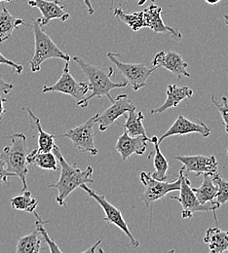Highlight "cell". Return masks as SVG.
<instances>
[{
	"label": "cell",
	"instance_id": "obj_1",
	"mask_svg": "<svg viewBox=\"0 0 228 253\" xmlns=\"http://www.w3.org/2000/svg\"><path fill=\"white\" fill-rule=\"evenodd\" d=\"M73 61L79 65L84 74L87 76L89 80V84L91 85V95L88 97H84L77 101V106L81 108H85L88 106L89 101L93 98H102L107 97L110 102L114 101V98L110 95V92L117 88H125L128 85V82H115L111 80V77L114 74V70L112 67H99L98 65L90 64L85 62L81 57L75 56Z\"/></svg>",
	"mask_w": 228,
	"mask_h": 253
},
{
	"label": "cell",
	"instance_id": "obj_2",
	"mask_svg": "<svg viewBox=\"0 0 228 253\" xmlns=\"http://www.w3.org/2000/svg\"><path fill=\"white\" fill-rule=\"evenodd\" d=\"M162 8L154 3L138 12H126L121 7L113 11L114 17L126 24L133 32L148 28L155 33H169L174 40L181 41L182 39V33L175 28L166 26L162 19Z\"/></svg>",
	"mask_w": 228,
	"mask_h": 253
},
{
	"label": "cell",
	"instance_id": "obj_3",
	"mask_svg": "<svg viewBox=\"0 0 228 253\" xmlns=\"http://www.w3.org/2000/svg\"><path fill=\"white\" fill-rule=\"evenodd\" d=\"M55 156L61 166V175L56 183L50 184L49 188L58 190V196L56 198L57 203L61 207H65V199L82 184H92L95 182L93 179V168L88 166L85 169H81L76 163L69 164L63 156L60 148L55 145L53 150Z\"/></svg>",
	"mask_w": 228,
	"mask_h": 253
},
{
	"label": "cell",
	"instance_id": "obj_4",
	"mask_svg": "<svg viewBox=\"0 0 228 253\" xmlns=\"http://www.w3.org/2000/svg\"><path fill=\"white\" fill-rule=\"evenodd\" d=\"M11 145L5 146L0 154V159L5 163L9 171L18 176L23 184V191L28 190L27 176L29 173V163L27 156L29 153L27 136L23 132H16L10 136Z\"/></svg>",
	"mask_w": 228,
	"mask_h": 253
},
{
	"label": "cell",
	"instance_id": "obj_5",
	"mask_svg": "<svg viewBox=\"0 0 228 253\" xmlns=\"http://www.w3.org/2000/svg\"><path fill=\"white\" fill-rule=\"evenodd\" d=\"M32 28L34 34V53L30 62L32 72L40 71L41 64L50 59H60L65 62H70V56L62 51L52 38L43 31L37 19L32 18Z\"/></svg>",
	"mask_w": 228,
	"mask_h": 253
},
{
	"label": "cell",
	"instance_id": "obj_6",
	"mask_svg": "<svg viewBox=\"0 0 228 253\" xmlns=\"http://www.w3.org/2000/svg\"><path fill=\"white\" fill-rule=\"evenodd\" d=\"M179 175L181 177V188H180V196H173L171 197L172 200L178 201L182 206V216L183 219L191 218L195 212H206V211H213L214 217L216 222H218L216 211L221 208L215 202L208 203L206 205L201 204L197 198L195 194L190 186L191 182L189 178L184 174L183 168L181 169Z\"/></svg>",
	"mask_w": 228,
	"mask_h": 253
},
{
	"label": "cell",
	"instance_id": "obj_7",
	"mask_svg": "<svg viewBox=\"0 0 228 253\" xmlns=\"http://www.w3.org/2000/svg\"><path fill=\"white\" fill-rule=\"evenodd\" d=\"M107 58L123 74L126 81L130 83L132 89L137 92L146 86L148 78L157 69L155 67L148 68L144 63H123L119 60L121 53H107Z\"/></svg>",
	"mask_w": 228,
	"mask_h": 253
},
{
	"label": "cell",
	"instance_id": "obj_8",
	"mask_svg": "<svg viewBox=\"0 0 228 253\" xmlns=\"http://www.w3.org/2000/svg\"><path fill=\"white\" fill-rule=\"evenodd\" d=\"M98 113L91 117L85 123L79 126H73L60 134V137L68 138L73 146L83 153H89L92 156L98 155V149L95 145V130L94 126L97 123Z\"/></svg>",
	"mask_w": 228,
	"mask_h": 253
},
{
	"label": "cell",
	"instance_id": "obj_9",
	"mask_svg": "<svg viewBox=\"0 0 228 253\" xmlns=\"http://www.w3.org/2000/svg\"><path fill=\"white\" fill-rule=\"evenodd\" d=\"M80 187L84 190L91 198H93L100 206V208L102 209V211L105 213V216L103 217V220L109 223V224H113V225L117 226L129 238L130 243L128 244L127 247L128 248H138L139 242L131 233L130 229L127 225V222L125 221V219L123 218V215H122L121 211L116 207H114L112 204H110L107 201V199L105 198L104 195L98 194L96 191L88 187L87 184H82Z\"/></svg>",
	"mask_w": 228,
	"mask_h": 253
},
{
	"label": "cell",
	"instance_id": "obj_10",
	"mask_svg": "<svg viewBox=\"0 0 228 253\" xmlns=\"http://www.w3.org/2000/svg\"><path fill=\"white\" fill-rule=\"evenodd\" d=\"M139 179L144 186V191L141 194V200L145 207L151 206L154 202L161 200L167 194L179 191L181 188V177L179 175L178 179L174 181L157 180L148 172L140 171Z\"/></svg>",
	"mask_w": 228,
	"mask_h": 253
},
{
	"label": "cell",
	"instance_id": "obj_11",
	"mask_svg": "<svg viewBox=\"0 0 228 253\" xmlns=\"http://www.w3.org/2000/svg\"><path fill=\"white\" fill-rule=\"evenodd\" d=\"M91 90V85L86 82H77L69 71V62H65L63 73L60 79L51 86H43L42 93L58 92L70 95L77 101L84 98L88 91Z\"/></svg>",
	"mask_w": 228,
	"mask_h": 253
},
{
	"label": "cell",
	"instance_id": "obj_12",
	"mask_svg": "<svg viewBox=\"0 0 228 253\" xmlns=\"http://www.w3.org/2000/svg\"><path fill=\"white\" fill-rule=\"evenodd\" d=\"M112 104L102 113H98L97 123L100 131H105L109 126L113 125L119 117L125 115L132 109H137L133 101L128 97V94H120L114 98Z\"/></svg>",
	"mask_w": 228,
	"mask_h": 253
},
{
	"label": "cell",
	"instance_id": "obj_13",
	"mask_svg": "<svg viewBox=\"0 0 228 253\" xmlns=\"http://www.w3.org/2000/svg\"><path fill=\"white\" fill-rule=\"evenodd\" d=\"M175 160L183 164V169L187 172H194L197 176L203 174L214 175L218 172L219 163L215 155L207 156L202 154L179 155Z\"/></svg>",
	"mask_w": 228,
	"mask_h": 253
},
{
	"label": "cell",
	"instance_id": "obj_14",
	"mask_svg": "<svg viewBox=\"0 0 228 253\" xmlns=\"http://www.w3.org/2000/svg\"><path fill=\"white\" fill-rule=\"evenodd\" d=\"M152 65L155 68L169 70L178 79H181L182 77H190V73L187 71L188 63L184 62L182 57L175 51H161L157 53L152 61Z\"/></svg>",
	"mask_w": 228,
	"mask_h": 253
},
{
	"label": "cell",
	"instance_id": "obj_15",
	"mask_svg": "<svg viewBox=\"0 0 228 253\" xmlns=\"http://www.w3.org/2000/svg\"><path fill=\"white\" fill-rule=\"evenodd\" d=\"M28 4L31 7L38 8L41 12L42 17L37 19L41 27L49 25L53 20H61L62 22H65L70 17V15L65 12V7L60 0H30Z\"/></svg>",
	"mask_w": 228,
	"mask_h": 253
},
{
	"label": "cell",
	"instance_id": "obj_16",
	"mask_svg": "<svg viewBox=\"0 0 228 253\" xmlns=\"http://www.w3.org/2000/svg\"><path fill=\"white\" fill-rule=\"evenodd\" d=\"M211 127L206 125L203 122L196 123L183 115H180L177 120L174 122V124L170 126L163 134L158 138L159 144L163 141L164 139L174 136V135H185L192 132L199 133L203 137H208L211 134Z\"/></svg>",
	"mask_w": 228,
	"mask_h": 253
},
{
	"label": "cell",
	"instance_id": "obj_17",
	"mask_svg": "<svg viewBox=\"0 0 228 253\" xmlns=\"http://www.w3.org/2000/svg\"><path fill=\"white\" fill-rule=\"evenodd\" d=\"M148 141H150V137L148 136H131L125 130L118 137L117 142L115 144V149L121 155L122 160L126 161L134 154L142 155L147 148Z\"/></svg>",
	"mask_w": 228,
	"mask_h": 253
},
{
	"label": "cell",
	"instance_id": "obj_18",
	"mask_svg": "<svg viewBox=\"0 0 228 253\" xmlns=\"http://www.w3.org/2000/svg\"><path fill=\"white\" fill-rule=\"evenodd\" d=\"M193 90L187 86L180 87L176 84H170L167 88V97L162 105L159 107L152 109L150 111V114H162L165 111H167L170 108L177 107L182 100L192 97Z\"/></svg>",
	"mask_w": 228,
	"mask_h": 253
},
{
	"label": "cell",
	"instance_id": "obj_19",
	"mask_svg": "<svg viewBox=\"0 0 228 253\" xmlns=\"http://www.w3.org/2000/svg\"><path fill=\"white\" fill-rule=\"evenodd\" d=\"M204 243L208 245L211 253L228 252V231H223L219 227L209 228L204 237Z\"/></svg>",
	"mask_w": 228,
	"mask_h": 253
},
{
	"label": "cell",
	"instance_id": "obj_20",
	"mask_svg": "<svg viewBox=\"0 0 228 253\" xmlns=\"http://www.w3.org/2000/svg\"><path fill=\"white\" fill-rule=\"evenodd\" d=\"M21 26L29 25L23 19L11 15L5 5H2V10L0 11V43L10 39L13 32Z\"/></svg>",
	"mask_w": 228,
	"mask_h": 253
},
{
	"label": "cell",
	"instance_id": "obj_21",
	"mask_svg": "<svg viewBox=\"0 0 228 253\" xmlns=\"http://www.w3.org/2000/svg\"><path fill=\"white\" fill-rule=\"evenodd\" d=\"M27 160L29 165L36 166L42 169L58 170V159L55 156L53 151L50 152H40L37 148L33 149L28 153Z\"/></svg>",
	"mask_w": 228,
	"mask_h": 253
},
{
	"label": "cell",
	"instance_id": "obj_22",
	"mask_svg": "<svg viewBox=\"0 0 228 253\" xmlns=\"http://www.w3.org/2000/svg\"><path fill=\"white\" fill-rule=\"evenodd\" d=\"M150 141L154 145V152L149 155V156H153V166H154V172L151 175L157 180H166L168 176L167 175L168 169H169L168 160L164 157L160 150L158 137L156 135H153L150 138Z\"/></svg>",
	"mask_w": 228,
	"mask_h": 253
},
{
	"label": "cell",
	"instance_id": "obj_23",
	"mask_svg": "<svg viewBox=\"0 0 228 253\" xmlns=\"http://www.w3.org/2000/svg\"><path fill=\"white\" fill-rule=\"evenodd\" d=\"M192 190L197 200L203 205L214 202L218 194V186L213 181V175L210 174H203L202 185L198 188L194 187Z\"/></svg>",
	"mask_w": 228,
	"mask_h": 253
},
{
	"label": "cell",
	"instance_id": "obj_24",
	"mask_svg": "<svg viewBox=\"0 0 228 253\" xmlns=\"http://www.w3.org/2000/svg\"><path fill=\"white\" fill-rule=\"evenodd\" d=\"M28 113L35 124L36 129L38 131V147L37 150L40 152H50L53 150L55 144V134L45 131L40 123V119L33 113V110L28 108Z\"/></svg>",
	"mask_w": 228,
	"mask_h": 253
},
{
	"label": "cell",
	"instance_id": "obj_25",
	"mask_svg": "<svg viewBox=\"0 0 228 253\" xmlns=\"http://www.w3.org/2000/svg\"><path fill=\"white\" fill-rule=\"evenodd\" d=\"M41 252V240L37 230L19 239L15 253H39Z\"/></svg>",
	"mask_w": 228,
	"mask_h": 253
},
{
	"label": "cell",
	"instance_id": "obj_26",
	"mask_svg": "<svg viewBox=\"0 0 228 253\" xmlns=\"http://www.w3.org/2000/svg\"><path fill=\"white\" fill-rule=\"evenodd\" d=\"M144 115L141 111H137L136 109H132L128 111V117L126 118V122L124 124V128L130 134L131 136L137 135H146L145 127L143 126Z\"/></svg>",
	"mask_w": 228,
	"mask_h": 253
},
{
	"label": "cell",
	"instance_id": "obj_27",
	"mask_svg": "<svg viewBox=\"0 0 228 253\" xmlns=\"http://www.w3.org/2000/svg\"><path fill=\"white\" fill-rule=\"evenodd\" d=\"M10 204L11 207L15 210L33 213V211H35L38 206V201L33 197L31 191L25 190L22 195H18L11 198Z\"/></svg>",
	"mask_w": 228,
	"mask_h": 253
},
{
	"label": "cell",
	"instance_id": "obj_28",
	"mask_svg": "<svg viewBox=\"0 0 228 253\" xmlns=\"http://www.w3.org/2000/svg\"><path fill=\"white\" fill-rule=\"evenodd\" d=\"M33 213H34V216H35V218H36V221H35L36 230H37L39 236H41V237L44 239V241L46 242V244L48 245L50 252L52 253H63V251L58 247V245L50 238V236H49L47 230H46L45 227H44V225H45L46 223H48V221H44V220L41 218V216H40L36 211H33Z\"/></svg>",
	"mask_w": 228,
	"mask_h": 253
},
{
	"label": "cell",
	"instance_id": "obj_29",
	"mask_svg": "<svg viewBox=\"0 0 228 253\" xmlns=\"http://www.w3.org/2000/svg\"><path fill=\"white\" fill-rule=\"evenodd\" d=\"M213 181L218 186V194L214 202L221 207L228 202V181L226 180L219 172L213 175Z\"/></svg>",
	"mask_w": 228,
	"mask_h": 253
},
{
	"label": "cell",
	"instance_id": "obj_30",
	"mask_svg": "<svg viewBox=\"0 0 228 253\" xmlns=\"http://www.w3.org/2000/svg\"><path fill=\"white\" fill-rule=\"evenodd\" d=\"M211 100L213 102V104L217 107V109L219 110V112L221 113V116L223 118L225 127H226V131L228 133V99L227 96H223V101L222 103H220L217 99L215 95L211 96Z\"/></svg>",
	"mask_w": 228,
	"mask_h": 253
},
{
	"label": "cell",
	"instance_id": "obj_31",
	"mask_svg": "<svg viewBox=\"0 0 228 253\" xmlns=\"http://www.w3.org/2000/svg\"><path fill=\"white\" fill-rule=\"evenodd\" d=\"M0 64H5L7 66H10L13 69V72L16 74H21L24 71V66L20 63H15L6 57H4L0 52Z\"/></svg>",
	"mask_w": 228,
	"mask_h": 253
},
{
	"label": "cell",
	"instance_id": "obj_32",
	"mask_svg": "<svg viewBox=\"0 0 228 253\" xmlns=\"http://www.w3.org/2000/svg\"><path fill=\"white\" fill-rule=\"evenodd\" d=\"M14 176H16V174L9 171L6 168L5 163L0 159V182H3L5 184L9 185L8 178L9 177H14Z\"/></svg>",
	"mask_w": 228,
	"mask_h": 253
},
{
	"label": "cell",
	"instance_id": "obj_33",
	"mask_svg": "<svg viewBox=\"0 0 228 253\" xmlns=\"http://www.w3.org/2000/svg\"><path fill=\"white\" fill-rule=\"evenodd\" d=\"M14 89V85L10 82H7L1 75H0V92L3 94H9Z\"/></svg>",
	"mask_w": 228,
	"mask_h": 253
},
{
	"label": "cell",
	"instance_id": "obj_34",
	"mask_svg": "<svg viewBox=\"0 0 228 253\" xmlns=\"http://www.w3.org/2000/svg\"><path fill=\"white\" fill-rule=\"evenodd\" d=\"M101 244V241H98L91 249H88V250H86V251H84L83 253H96L97 252L98 253H103V251L101 250V249H98V247H99V245Z\"/></svg>",
	"mask_w": 228,
	"mask_h": 253
},
{
	"label": "cell",
	"instance_id": "obj_35",
	"mask_svg": "<svg viewBox=\"0 0 228 253\" xmlns=\"http://www.w3.org/2000/svg\"><path fill=\"white\" fill-rule=\"evenodd\" d=\"M5 102H7V99L6 98H4V97H2V96H0V118H2V116L5 114V112H6V110H5V108H4V103Z\"/></svg>",
	"mask_w": 228,
	"mask_h": 253
},
{
	"label": "cell",
	"instance_id": "obj_36",
	"mask_svg": "<svg viewBox=\"0 0 228 253\" xmlns=\"http://www.w3.org/2000/svg\"><path fill=\"white\" fill-rule=\"evenodd\" d=\"M84 4H85V5H86V7H87L88 13H89L90 15H93V14H94V12H95V10H94V8H93V6H92L91 0H84Z\"/></svg>",
	"mask_w": 228,
	"mask_h": 253
},
{
	"label": "cell",
	"instance_id": "obj_37",
	"mask_svg": "<svg viewBox=\"0 0 228 253\" xmlns=\"http://www.w3.org/2000/svg\"><path fill=\"white\" fill-rule=\"evenodd\" d=\"M208 4L210 5H217L219 2H221L222 0H205Z\"/></svg>",
	"mask_w": 228,
	"mask_h": 253
},
{
	"label": "cell",
	"instance_id": "obj_38",
	"mask_svg": "<svg viewBox=\"0 0 228 253\" xmlns=\"http://www.w3.org/2000/svg\"><path fill=\"white\" fill-rule=\"evenodd\" d=\"M147 1H148V0H138V1H137V5H138V6H142V5L145 4V2H147Z\"/></svg>",
	"mask_w": 228,
	"mask_h": 253
},
{
	"label": "cell",
	"instance_id": "obj_39",
	"mask_svg": "<svg viewBox=\"0 0 228 253\" xmlns=\"http://www.w3.org/2000/svg\"><path fill=\"white\" fill-rule=\"evenodd\" d=\"M225 23L227 26H228V15H225Z\"/></svg>",
	"mask_w": 228,
	"mask_h": 253
},
{
	"label": "cell",
	"instance_id": "obj_40",
	"mask_svg": "<svg viewBox=\"0 0 228 253\" xmlns=\"http://www.w3.org/2000/svg\"><path fill=\"white\" fill-rule=\"evenodd\" d=\"M0 2H12V0H0Z\"/></svg>",
	"mask_w": 228,
	"mask_h": 253
},
{
	"label": "cell",
	"instance_id": "obj_41",
	"mask_svg": "<svg viewBox=\"0 0 228 253\" xmlns=\"http://www.w3.org/2000/svg\"></svg>",
	"mask_w": 228,
	"mask_h": 253
},
{
	"label": "cell",
	"instance_id": "obj_42",
	"mask_svg": "<svg viewBox=\"0 0 228 253\" xmlns=\"http://www.w3.org/2000/svg\"><path fill=\"white\" fill-rule=\"evenodd\" d=\"M1 119H2V118H0V120H1Z\"/></svg>",
	"mask_w": 228,
	"mask_h": 253
}]
</instances>
